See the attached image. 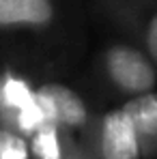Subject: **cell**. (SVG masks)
<instances>
[{
    "instance_id": "ba28073f",
    "label": "cell",
    "mask_w": 157,
    "mask_h": 159,
    "mask_svg": "<svg viewBox=\"0 0 157 159\" xmlns=\"http://www.w3.org/2000/svg\"><path fill=\"white\" fill-rule=\"evenodd\" d=\"M35 99V90L24 78L7 71L0 75V118H9Z\"/></svg>"
},
{
    "instance_id": "3957f363",
    "label": "cell",
    "mask_w": 157,
    "mask_h": 159,
    "mask_svg": "<svg viewBox=\"0 0 157 159\" xmlns=\"http://www.w3.org/2000/svg\"><path fill=\"white\" fill-rule=\"evenodd\" d=\"M86 135L84 144L97 159H142L138 135L123 107L93 118Z\"/></svg>"
},
{
    "instance_id": "30bf717a",
    "label": "cell",
    "mask_w": 157,
    "mask_h": 159,
    "mask_svg": "<svg viewBox=\"0 0 157 159\" xmlns=\"http://www.w3.org/2000/svg\"><path fill=\"white\" fill-rule=\"evenodd\" d=\"M67 159H84V144H73V148H71Z\"/></svg>"
},
{
    "instance_id": "5b68a950",
    "label": "cell",
    "mask_w": 157,
    "mask_h": 159,
    "mask_svg": "<svg viewBox=\"0 0 157 159\" xmlns=\"http://www.w3.org/2000/svg\"><path fill=\"white\" fill-rule=\"evenodd\" d=\"M123 112L127 114L131 127L138 135L142 159L157 157V88L144 95L123 101Z\"/></svg>"
},
{
    "instance_id": "9c48e42d",
    "label": "cell",
    "mask_w": 157,
    "mask_h": 159,
    "mask_svg": "<svg viewBox=\"0 0 157 159\" xmlns=\"http://www.w3.org/2000/svg\"><path fill=\"white\" fill-rule=\"evenodd\" d=\"M0 159H30L26 135L11 127H0Z\"/></svg>"
},
{
    "instance_id": "7a4b0ae2",
    "label": "cell",
    "mask_w": 157,
    "mask_h": 159,
    "mask_svg": "<svg viewBox=\"0 0 157 159\" xmlns=\"http://www.w3.org/2000/svg\"><path fill=\"white\" fill-rule=\"evenodd\" d=\"M116 32L138 43L157 65V0H95Z\"/></svg>"
},
{
    "instance_id": "277c9868",
    "label": "cell",
    "mask_w": 157,
    "mask_h": 159,
    "mask_svg": "<svg viewBox=\"0 0 157 159\" xmlns=\"http://www.w3.org/2000/svg\"><path fill=\"white\" fill-rule=\"evenodd\" d=\"M39 106L48 123L58 125L65 131H86L93 123V116L78 93L62 84H43L35 90Z\"/></svg>"
},
{
    "instance_id": "52a82bcc",
    "label": "cell",
    "mask_w": 157,
    "mask_h": 159,
    "mask_svg": "<svg viewBox=\"0 0 157 159\" xmlns=\"http://www.w3.org/2000/svg\"><path fill=\"white\" fill-rule=\"evenodd\" d=\"M73 144L76 142L69 138V131L60 129L54 123H45L28 140L32 159H67Z\"/></svg>"
},
{
    "instance_id": "8fae6325",
    "label": "cell",
    "mask_w": 157,
    "mask_h": 159,
    "mask_svg": "<svg viewBox=\"0 0 157 159\" xmlns=\"http://www.w3.org/2000/svg\"><path fill=\"white\" fill-rule=\"evenodd\" d=\"M84 159H97L95 155H93V153H90V148H88L86 144H84Z\"/></svg>"
},
{
    "instance_id": "6da1fadb",
    "label": "cell",
    "mask_w": 157,
    "mask_h": 159,
    "mask_svg": "<svg viewBox=\"0 0 157 159\" xmlns=\"http://www.w3.org/2000/svg\"><path fill=\"white\" fill-rule=\"evenodd\" d=\"M97 78L112 97L125 101L155 90L157 65L138 43L118 34L97 56Z\"/></svg>"
},
{
    "instance_id": "8992f818",
    "label": "cell",
    "mask_w": 157,
    "mask_h": 159,
    "mask_svg": "<svg viewBox=\"0 0 157 159\" xmlns=\"http://www.w3.org/2000/svg\"><path fill=\"white\" fill-rule=\"evenodd\" d=\"M54 20V0H0V28H45Z\"/></svg>"
}]
</instances>
